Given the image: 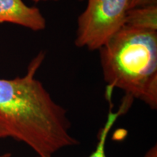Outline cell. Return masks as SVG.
Segmentation results:
<instances>
[{
	"instance_id": "1",
	"label": "cell",
	"mask_w": 157,
	"mask_h": 157,
	"mask_svg": "<svg viewBox=\"0 0 157 157\" xmlns=\"http://www.w3.org/2000/svg\"><path fill=\"white\" fill-rule=\"evenodd\" d=\"M44 58V52H39L23 76L0 78V140L12 138L25 143L37 156L52 157L79 141L71 133L66 109L36 78Z\"/></svg>"
},
{
	"instance_id": "2",
	"label": "cell",
	"mask_w": 157,
	"mask_h": 157,
	"mask_svg": "<svg viewBox=\"0 0 157 157\" xmlns=\"http://www.w3.org/2000/svg\"><path fill=\"white\" fill-rule=\"evenodd\" d=\"M104 81L157 109V31L124 26L99 50Z\"/></svg>"
},
{
	"instance_id": "3",
	"label": "cell",
	"mask_w": 157,
	"mask_h": 157,
	"mask_svg": "<svg viewBox=\"0 0 157 157\" xmlns=\"http://www.w3.org/2000/svg\"><path fill=\"white\" fill-rule=\"evenodd\" d=\"M131 0H87L77 19L75 44L99 50L124 26Z\"/></svg>"
},
{
	"instance_id": "4",
	"label": "cell",
	"mask_w": 157,
	"mask_h": 157,
	"mask_svg": "<svg viewBox=\"0 0 157 157\" xmlns=\"http://www.w3.org/2000/svg\"><path fill=\"white\" fill-rule=\"evenodd\" d=\"M0 23H10L34 31L46 28L47 21L39 8L23 0H0Z\"/></svg>"
},
{
	"instance_id": "5",
	"label": "cell",
	"mask_w": 157,
	"mask_h": 157,
	"mask_svg": "<svg viewBox=\"0 0 157 157\" xmlns=\"http://www.w3.org/2000/svg\"><path fill=\"white\" fill-rule=\"evenodd\" d=\"M124 25L143 30L157 31V5L129 9Z\"/></svg>"
},
{
	"instance_id": "6",
	"label": "cell",
	"mask_w": 157,
	"mask_h": 157,
	"mask_svg": "<svg viewBox=\"0 0 157 157\" xmlns=\"http://www.w3.org/2000/svg\"><path fill=\"white\" fill-rule=\"evenodd\" d=\"M119 115V113H113L109 116V119L106 124H105V127H103V129L101 130V133L99 135L98 137V142L97 143V147L95 149V151L92 153L88 157H107L105 154V142H106V138L109 134L110 129L112 126L113 123L117 119V117ZM40 157V156H36Z\"/></svg>"
},
{
	"instance_id": "7",
	"label": "cell",
	"mask_w": 157,
	"mask_h": 157,
	"mask_svg": "<svg viewBox=\"0 0 157 157\" xmlns=\"http://www.w3.org/2000/svg\"><path fill=\"white\" fill-rule=\"evenodd\" d=\"M157 5V0H131L130 9Z\"/></svg>"
},
{
	"instance_id": "8",
	"label": "cell",
	"mask_w": 157,
	"mask_h": 157,
	"mask_svg": "<svg viewBox=\"0 0 157 157\" xmlns=\"http://www.w3.org/2000/svg\"><path fill=\"white\" fill-rule=\"evenodd\" d=\"M143 157H157V146L155 144L151 148H149Z\"/></svg>"
},
{
	"instance_id": "9",
	"label": "cell",
	"mask_w": 157,
	"mask_h": 157,
	"mask_svg": "<svg viewBox=\"0 0 157 157\" xmlns=\"http://www.w3.org/2000/svg\"><path fill=\"white\" fill-rule=\"evenodd\" d=\"M34 2H48V1H60V0H31Z\"/></svg>"
},
{
	"instance_id": "10",
	"label": "cell",
	"mask_w": 157,
	"mask_h": 157,
	"mask_svg": "<svg viewBox=\"0 0 157 157\" xmlns=\"http://www.w3.org/2000/svg\"><path fill=\"white\" fill-rule=\"evenodd\" d=\"M0 157H10V154H5L2 155H0Z\"/></svg>"
}]
</instances>
